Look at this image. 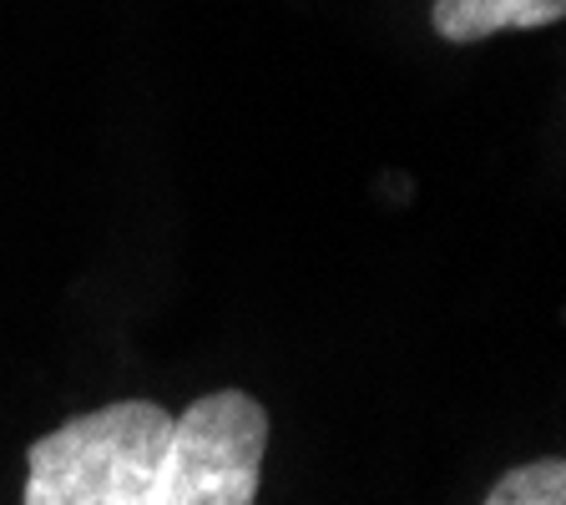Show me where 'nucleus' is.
Segmentation results:
<instances>
[{"label": "nucleus", "instance_id": "nucleus-1", "mask_svg": "<svg viewBox=\"0 0 566 505\" xmlns=\"http://www.w3.org/2000/svg\"><path fill=\"white\" fill-rule=\"evenodd\" d=\"M172 414L153 400H117L71 414L25 450L21 505H153Z\"/></svg>", "mask_w": 566, "mask_h": 505}, {"label": "nucleus", "instance_id": "nucleus-2", "mask_svg": "<svg viewBox=\"0 0 566 505\" xmlns=\"http://www.w3.org/2000/svg\"><path fill=\"white\" fill-rule=\"evenodd\" d=\"M269 410L243 389L198 394L172 414L153 505H259Z\"/></svg>", "mask_w": 566, "mask_h": 505}, {"label": "nucleus", "instance_id": "nucleus-3", "mask_svg": "<svg viewBox=\"0 0 566 505\" xmlns=\"http://www.w3.org/2000/svg\"><path fill=\"white\" fill-rule=\"evenodd\" d=\"M566 15V0H436L430 25L450 46H471L495 31H542Z\"/></svg>", "mask_w": 566, "mask_h": 505}, {"label": "nucleus", "instance_id": "nucleus-4", "mask_svg": "<svg viewBox=\"0 0 566 505\" xmlns=\"http://www.w3.org/2000/svg\"><path fill=\"white\" fill-rule=\"evenodd\" d=\"M485 505H566V455L516 465L491 485Z\"/></svg>", "mask_w": 566, "mask_h": 505}]
</instances>
